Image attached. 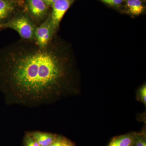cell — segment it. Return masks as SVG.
<instances>
[{"label":"cell","instance_id":"1","mask_svg":"<svg viewBox=\"0 0 146 146\" xmlns=\"http://www.w3.org/2000/svg\"><path fill=\"white\" fill-rule=\"evenodd\" d=\"M54 48L52 40L42 48L22 39L0 50V91L7 104L38 107L63 95L67 60Z\"/></svg>","mask_w":146,"mask_h":146},{"label":"cell","instance_id":"12","mask_svg":"<svg viewBox=\"0 0 146 146\" xmlns=\"http://www.w3.org/2000/svg\"><path fill=\"white\" fill-rule=\"evenodd\" d=\"M138 98L145 105H146V86L144 84L138 91Z\"/></svg>","mask_w":146,"mask_h":146},{"label":"cell","instance_id":"8","mask_svg":"<svg viewBox=\"0 0 146 146\" xmlns=\"http://www.w3.org/2000/svg\"><path fill=\"white\" fill-rule=\"evenodd\" d=\"M136 134L133 132L114 137L108 146H132Z\"/></svg>","mask_w":146,"mask_h":146},{"label":"cell","instance_id":"6","mask_svg":"<svg viewBox=\"0 0 146 146\" xmlns=\"http://www.w3.org/2000/svg\"><path fill=\"white\" fill-rule=\"evenodd\" d=\"M15 3L7 0H0V24L6 23L15 9Z\"/></svg>","mask_w":146,"mask_h":146},{"label":"cell","instance_id":"16","mask_svg":"<svg viewBox=\"0 0 146 146\" xmlns=\"http://www.w3.org/2000/svg\"><path fill=\"white\" fill-rule=\"evenodd\" d=\"M56 1V0H49L48 3V6H51L52 5V4L53 3Z\"/></svg>","mask_w":146,"mask_h":146},{"label":"cell","instance_id":"18","mask_svg":"<svg viewBox=\"0 0 146 146\" xmlns=\"http://www.w3.org/2000/svg\"><path fill=\"white\" fill-rule=\"evenodd\" d=\"M7 1H10L13 2L15 3L16 0H7Z\"/></svg>","mask_w":146,"mask_h":146},{"label":"cell","instance_id":"4","mask_svg":"<svg viewBox=\"0 0 146 146\" xmlns=\"http://www.w3.org/2000/svg\"><path fill=\"white\" fill-rule=\"evenodd\" d=\"M74 1L56 0L51 6L52 7V11L50 16L52 26L55 31L65 13Z\"/></svg>","mask_w":146,"mask_h":146},{"label":"cell","instance_id":"11","mask_svg":"<svg viewBox=\"0 0 146 146\" xmlns=\"http://www.w3.org/2000/svg\"><path fill=\"white\" fill-rule=\"evenodd\" d=\"M25 146H40L29 133H27L24 139Z\"/></svg>","mask_w":146,"mask_h":146},{"label":"cell","instance_id":"17","mask_svg":"<svg viewBox=\"0 0 146 146\" xmlns=\"http://www.w3.org/2000/svg\"><path fill=\"white\" fill-rule=\"evenodd\" d=\"M48 6V3L49 0H42ZM49 7V6H48Z\"/></svg>","mask_w":146,"mask_h":146},{"label":"cell","instance_id":"2","mask_svg":"<svg viewBox=\"0 0 146 146\" xmlns=\"http://www.w3.org/2000/svg\"><path fill=\"white\" fill-rule=\"evenodd\" d=\"M1 25L3 28H10L16 31L22 39L35 40V34L37 27L33 20L26 14H17Z\"/></svg>","mask_w":146,"mask_h":146},{"label":"cell","instance_id":"15","mask_svg":"<svg viewBox=\"0 0 146 146\" xmlns=\"http://www.w3.org/2000/svg\"><path fill=\"white\" fill-rule=\"evenodd\" d=\"M63 146H74V145L71 141L64 138Z\"/></svg>","mask_w":146,"mask_h":146},{"label":"cell","instance_id":"13","mask_svg":"<svg viewBox=\"0 0 146 146\" xmlns=\"http://www.w3.org/2000/svg\"><path fill=\"white\" fill-rule=\"evenodd\" d=\"M64 138L61 136H57L56 139L49 146H63Z\"/></svg>","mask_w":146,"mask_h":146},{"label":"cell","instance_id":"19","mask_svg":"<svg viewBox=\"0 0 146 146\" xmlns=\"http://www.w3.org/2000/svg\"><path fill=\"white\" fill-rule=\"evenodd\" d=\"M1 29H3L1 25L0 24V30H1Z\"/></svg>","mask_w":146,"mask_h":146},{"label":"cell","instance_id":"10","mask_svg":"<svg viewBox=\"0 0 146 146\" xmlns=\"http://www.w3.org/2000/svg\"><path fill=\"white\" fill-rule=\"evenodd\" d=\"M132 146H146V137L141 133H136Z\"/></svg>","mask_w":146,"mask_h":146},{"label":"cell","instance_id":"5","mask_svg":"<svg viewBox=\"0 0 146 146\" xmlns=\"http://www.w3.org/2000/svg\"><path fill=\"white\" fill-rule=\"evenodd\" d=\"M30 13L36 22H41L46 18L48 6L42 0H26Z\"/></svg>","mask_w":146,"mask_h":146},{"label":"cell","instance_id":"3","mask_svg":"<svg viewBox=\"0 0 146 146\" xmlns=\"http://www.w3.org/2000/svg\"><path fill=\"white\" fill-rule=\"evenodd\" d=\"M55 32L49 16L39 26L36 27L35 34V42L40 48H45L52 39Z\"/></svg>","mask_w":146,"mask_h":146},{"label":"cell","instance_id":"7","mask_svg":"<svg viewBox=\"0 0 146 146\" xmlns=\"http://www.w3.org/2000/svg\"><path fill=\"white\" fill-rule=\"evenodd\" d=\"M40 146H49L55 141L58 135L54 133L35 131L29 133Z\"/></svg>","mask_w":146,"mask_h":146},{"label":"cell","instance_id":"14","mask_svg":"<svg viewBox=\"0 0 146 146\" xmlns=\"http://www.w3.org/2000/svg\"><path fill=\"white\" fill-rule=\"evenodd\" d=\"M100 1L111 6L119 5L123 2V0H100Z\"/></svg>","mask_w":146,"mask_h":146},{"label":"cell","instance_id":"9","mask_svg":"<svg viewBox=\"0 0 146 146\" xmlns=\"http://www.w3.org/2000/svg\"><path fill=\"white\" fill-rule=\"evenodd\" d=\"M127 6L129 12L136 16L142 13L145 9L140 0H127Z\"/></svg>","mask_w":146,"mask_h":146}]
</instances>
